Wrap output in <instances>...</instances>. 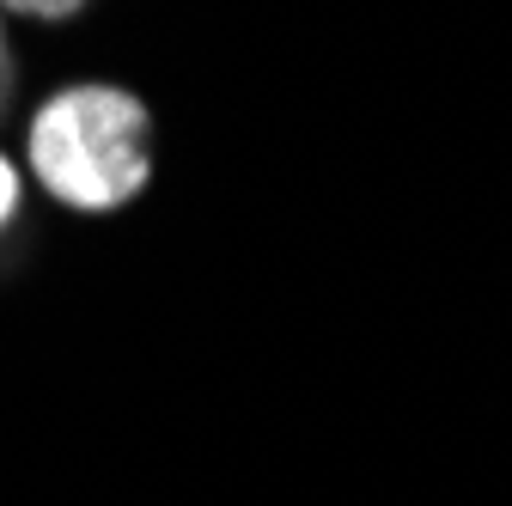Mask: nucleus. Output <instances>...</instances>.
Returning a JSON list of instances; mask_svg holds the SVG:
<instances>
[{
  "label": "nucleus",
  "mask_w": 512,
  "mask_h": 506,
  "mask_svg": "<svg viewBox=\"0 0 512 506\" xmlns=\"http://www.w3.org/2000/svg\"><path fill=\"white\" fill-rule=\"evenodd\" d=\"M7 13H19V19H74L86 0H0Z\"/></svg>",
  "instance_id": "2"
},
{
  "label": "nucleus",
  "mask_w": 512,
  "mask_h": 506,
  "mask_svg": "<svg viewBox=\"0 0 512 506\" xmlns=\"http://www.w3.org/2000/svg\"><path fill=\"white\" fill-rule=\"evenodd\" d=\"M31 171L55 202L110 214L153 177V116L122 86H61L31 116Z\"/></svg>",
  "instance_id": "1"
},
{
  "label": "nucleus",
  "mask_w": 512,
  "mask_h": 506,
  "mask_svg": "<svg viewBox=\"0 0 512 506\" xmlns=\"http://www.w3.org/2000/svg\"><path fill=\"white\" fill-rule=\"evenodd\" d=\"M19 196H25V183H19V165L0 153V226H13L19 220Z\"/></svg>",
  "instance_id": "3"
}]
</instances>
